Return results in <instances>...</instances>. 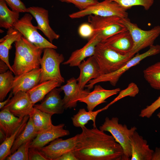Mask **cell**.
<instances>
[{
  "mask_svg": "<svg viewBox=\"0 0 160 160\" xmlns=\"http://www.w3.org/2000/svg\"><path fill=\"white\" fill-rule=\"evenodd\" d=\"M160 53V45H153L150 47L149 49L145 52L134 56L117 70L111 73L101 75L97 78L91 80L85 87L90 90L97 84L105 82H109L112 86H115L121 76L131 68L138 64L145 58Z\"/></svg>",
  "mask_w": 160,
  "mask_h": 160,
  "instance_id": "5",
  "label": "cell"
},
{
  "mask_svg": "<svg viewBox=\"0 0 160 160\" xmlns=\"http://www.w3.org/2000/svg\"><path fill=\"white\" fill-rule=\"evenodd\" d=\"M56 160H78L73 151H70L63 154Z\"/></svg>",
  "mask_w": 160,
  "mask_h": 160,
  "instance_id": "41",
  "label": "cell"
},
{
  "mask_svg": "<svg viewBox=\"0 0 160 160\" xmlns=\"http://www.w3.org/2000/svg\"><path fill=\"white\" fill-rule=\"evenodd\" d=\"M33 140H30L21 145L14 153L7 157V160H28V153L30 144Z\"/></svg>",
  "mask_w": 160,
  "mask_h": 160,
  "instance_id": "33",
  "label": "cell"
},
{
  "mask_svg": "<svg viewBox=\"0 0 160 160\" xmlns=\"http://www.w3.org/2000/svg\"><path fill=\"white\" fill-rule=\"evenodd\" d=\"M79 135L63 140L58 138L40 150L49 160H56L63 154L73 151L77 144Z\"/></svg>",
  "mask_w": 160,
  "mask_h": 160,
  "instance_id": "11",
  "label": "cell"
},
{
  "mask_svg": "<svg viewBox=\"0 0 160 160\" xmlns=\"http://www.w3.org/2000/svg\"><path fill=\"white\" fill-rule=\"evenodd\" d=\"M64 60L63 55L57 53L55 49L47 48L44 49L40 62L41 77L40 83L55 80L62 84L65 79L62 76L60 65Z\"/></svg>",
  "mask_w": 160,
  "mask_h": 160,
  "instance_id": "7",
  "label": "cell"
},
{
  "mask_svg": "<svg viewBox=\"0 0 160 160\" xmlns=\"http://www.w3.org/2000/svg\"><path fill=\"white\" fill-rule=\"evenodd\" d=\"M78 32L81 37L90 39L94 34V31L93 28L89 23H84L79 26Z\"/></svg>",
  "mask_w": 160,
  "mask_h": 160,
  "instance_id": "38",
  "label": "cell"
},
{
  "mask_svg": "<svg viewBox=\"0 0 160 160\" xmlns=\"http://www.w3.org/2000/svg\"><path fill=\"white\" fill-rule=\"evenodd\" d=\"M81 128L73 151L78 160H124L122 148L111 135L97 127Z\"/></svg>",
  "mask_w": 160,
  "mask_h": 160,
  "instance_id": "1",
  "label": "cell"
},
{
  "mask_svg": "<svg viewBox=\"0 0 160 160\" xmlns=\"http://www.w3.org/2000/svg\"><path fill=\"white\" fill-rule=\"evenodd\" d=\"M107 109L105 106L94 111H87L84 108L80 109L77 113L71 117L73 124L76 127L81 128L85 126L89 121H92L93 127L96 128V119L97 115Z\"/></svg>",
  "mask_w": 160,
  "mask_h": 160,
  "instance_id": "26",
  "label": "cell"
},
{
  "mask_svg": "<svg viewBox=\"0 0 160 160\" xmlns=\"http://www.w3.org/2000/svg\"><path fill=\"white\" fill-rule=\"evenodd\" d=\"M121 18L117 16L101 17L88 16V21L101 41L118 33L127 30L121 21Z\"/></svg>",
  "mask_w": 160,
  "mask_h": 160,
  "instance_id": "8",
  "label": "cell"
},
{
  "mask_svg": "<svg viewBox=\"0 0 160 160\" xmlns=\"http://www.w3.org/2000/svg\"><path fill=\"white\" fill-rule=\"evenodd\" d=\"M160 107V96L151 105L142 109L139 116L142 118H149L154 112Z\"/></svg>",
  "mask_w": 160,
  "mask_h": 160,
  "instance_id": "36",
  "label": "cell"
},
{
  "mask_svg": "<svg viewBox=\"0 0 160 160\" xmlns=\"http://www.w3.org/2000/svg\"><path fill=\"white\" fill-rule=\"evenodd\" d=\"M157 116L160 119V112H159L158 114H157Z\"/></svg>",
  "mask_w": 160,
  "mask_h": 160,
  "instance_id": "47",
  "label": "cell"
},
{
  "mask_svg": "<svg viewBox=\"0 0 160 160\" xmlns=\"http://www.w3.org/2000/svg\"><path fill=\"white\" fill-rule=\"evenodd\" d=\"M19 13L10 10L4 0H0V27L8 29L13 27L19 19Z\"/></svg>",
  "mask_w": 160,
  "mask_h": 160,
  "instance_id": "27",
  "label": "cell"
},
{
  "mask_svg": "<svg viewBox=\"0 0 160 160\" xmlns=\"http://www.w3.org/2000/svg\"><path fill=\"white\" fill-rule=\"evenodd\" d=\"M101 41L97 35L94 33L82 47L73 52L68 59L62 64L71 67L78 66L85 59L94 55L96 47Z\"/></svg>",
  "mask_w": 160,
  "mask_h": 160,
  "instance_id": "18",
  "label": "cell"
},
{
  "mask_svg": "<svg viewBox=\"0 0 160 160\" xmlns=\"http://www.w3.org/2000/svg\"><path fill=\"white\" fill-rule=\"evenodd\" d=\"M23 119L16 117L8 108H2L0 112V129L6 137H9L20 126Z\"/></svg>",
  "mask_w": 160,
  "mask_h": 160,
  "instance_id": "25",
  "label": "cell"
},
{
  "mask_svg": "<svg viewBox=\"0 0 160 160\" xmlns=\"http://www.w3.org/2000/svg\"><path fill=\"white\" fill-rule=\"evenodd\" d=\"M62 2L73 4L80 10L84 9L99 1L98 0H58Z\"/></svg>",
  "mask_w": 160,
  "mask_h": 160,
  "instance_id": "37",
  "label": "cell"
},
{
  "mask_svg": "<svg viewBox=\"0 0 160 160\" xmlns=\"http://www.w3.org/2000/svg\"><path fill=\"white\" fill-rule=\"evenodd\" d=\"M131 160H151L154 151L151 149L147 141L135 131L130 137Z\"/></svg>",
  "mask_w": 160,
  "mask_h": 160,
  "instance_id": "22",
  "label": "cell"
},
{
  "mask_svg": "<svg viewBox=\"0 0 160 160\" xmlns=\"http://www.w3.org/2000/svg\"><path fill=\"white\" fill-rule=\"evenodd\" d=\"M143 74L145 80L152 88L160 90V61L146 68Z\"/></svg>",
  "mask_w": 160,
  "mask_h": 160,
  "instance_id": "31",
  "label": "cell"
},
{
  "mask_svg": "<svg viewBox=\"0 0 160 160\" xmlns=\"http://www.w3.org/2000/svg\"><path fill=\"white\" fill-rule=\"evenodd\" d=\"M13 95L2 108H8L11 113L20 118L29 116L33 111L34 105L26 92L19 91Z\"/></svg>",
  "mask_w": 160,
  "mask_h": 160,
  "instance_id": "13",
  "label": "cell"
},
{
  "mask_svg": "<svg viewBox=\"0 0 160 160\" xmlns=\"http://www.w3.org/2000/svg\"><path fill=\"white\" fill-rule=\"evenodd\" d=\"M13 94L12 92L9 94L8 98L5 100L0 102V109H1L6 105H7L10 101L11 98L13 96Z\"/></svg>",
  "mask_w": 160,
  "mask_h": 160,
  "instance_id": "44",
  "label": "cell"
},
{
  "mask_svg": "<svg viewBox=\"0 0 160 160\" xmlns=\"http://www.w3.org/2000/svg\"><path fill=\"white\" fill-rule=\"evenodd\" d=\"M60 88L64 93L63 99L65 109L75 108L77 102L84 98L90 92L88 89H81L76 79L74 77L68 80L66 84Z\"/></svg>",
  "mask_w": 160,
  "mask_h": 160,
  "instance_id": "12",
  "label": "cell"
},
{
  "mask_svg": "<svg viewBox=\"0 0 160 160\" xmlns=\"http://www.w3.org/2000/svg\"><path fill=\"white\" fill-rule=\"evenodd\" d=\"M160 160V148L156 147L153 154L151 160Z\"/></svg>",
  "mask_w": 160,
  "mask_h": 160,
  "instance_id": "43",
  "label": "cell"
},
{
  "mask_svg": "<svg viewBox=\"0 0 160 160\" xmlns=\"http://www.w3.org/2000/svg\"><path fill=\"white\" fill-rule=\"evenodd\" d=\"M121 90L119 88L106 89L100 85H95L94 90L90 92L84 98L79 102L85 103L88 111H93L98 105L105 102L110 97L117 94Z\"/></svg>",
  "mask_w": 160,
  "mask_h": 160,
  "instance_id": "21",
  "label": "cell"
},
{
  "mask_svg": "<svg viewBox=\"0 0 160 160\" xmlns=\"http://www.w3.org/2000/svg\"><path fill=\"white\" fill-rule=\"evenodd\" d=\"M64 124L53 125L50 128L39 133L32 141L30 148L40 149L56 139L68 135L70 132L64 129Z\"/></svg>",
  "mask_w": 160,
  "mask_h": 160,
  "instance_id": "16",
  "label": "cell"
},
{
  "mask_svg": "<svg viewBox=\"0 0 160 160\" xmlns=\"http://www.w3.org/2000/svg\"><path fill=\"white\" fill-rule=\"evenodd\" d=\"M78 67L80 73L76 80L79 87L82 89H84L89 81L101 75L99 66L94 56L82 61Z\"/></svg>",
  "mask_w": 160,
  "mask_h": 160,
  "instance_id": "20",
  "label": "cell"
},
{
  "mask_svg": "<svg viewBox=\"0 0 160 160\" xmlns=\"http://www.w3.org/2000/svg\"><path fill=\"white\" fill-rule=\"evenodd\" d=\"M22 34L13 27L8 29L6 36L0 40V58L8 65L9 69L13 72L9 61V52L13 43L18 40Z\"/></svg>",
  "mask_w": 160,
  "mask_h": 160,
  "instance_id": "24",
  "label": "cell"
},
{
  "mask_svg": "<svg viewBox=\"0 0 160 160\" xmlns=\"http://www.w3.org/2000/svg\"><path fill=\"white\" fill-rule=\"evenodd\" d=\"M62 90L55 88L49 92L39 104L34 107L45 113L53 115L62 114L65 109L63 99L60 95Z\"/></svg>",
  "mask_w": 160,
  "mask_h": 160,
  "instance_id": "14",
  "label": "cell"
},
{
  "mask_svg": "<svg viewBox=\"0 0 160 160\" xmlns=\"http://www.w3.org/2000/svg\"><path fill=\"white\" fill-rule=\"evenodd\" d=\"M121 22L130 32L133 45L130 52L134 55L140 50L153 45L155 41L160 35V26L157 25L148 30H143L127 18H121Z\"/></svg>",
  "mask_w": 160,
  "mask_h": 160,
  "instance_id": "6",
  "label": "cell"
},
{
  "mask_svg": "<svg viewBox=\"0 0 160 160\" xmlns=\"http://www.w3.org/2000/svg\"><path fill=\"white\" fill-rule=\"evenodd\" d=\"M15 44V55L11 66L15 76L40 68L44 49L37 48L23 36Z\"/></svg>",
  "mask_w": 160,
  "mask_h": 160,
  "instance_id": "2",
  "label": "cell"
},
{
  "mask_svg": "<svg viewBox=\"0 0 160 160\" xmlns=\"http://www.w3.org/2000/svg\"><path fill=\"white\" fill-rule=\"evenodd\" d=\"M135 55L131 52L121 54L100 42L96 47L94 55L101 75L113 73L119 69Z\"/></svg>",
  "mask_w": 160,
  "mask_h": 160,
  "instance_id": "3",
  "label": "cell"
},
{
  "mask_svg": "<svg viewBox=\"0 0 160 160\" xmlns=\"http://www.w3.org/2000/svg\"><path fill=\"white\" fill-rule=\"evenodd\" d=\"M10 70L0 74V101H3L8 93L12 90L15 77Z\"/></svg>",
  "mask_w": 160,
  "mask_h": 160,
  "instance_id": "32",
  "label": "cell"
},
{
  "mask_svg": "<svg viewBox=\"0 0 160 160\" xmlns=\"http://www.w3.org/2000/svg\"><path fill=\"white\" fill-rule=\"evenodd\" d=\"M33 16L30 13H25L14 25L13 28L18 31L22 36L38 48L57 47L42 36L38 32L36 26H34L31 21Z\"/></svg>",
  "mask_w": 160,
  "mask_h": 160,
  "instance_id": "10",
  "label": "cell"
},
{
  "mask_svg": "<svg viewBox=\"0 0 160 160\" xmlns=\"http://www.w3.org/2000/svg\"><path fill=\"white\" fill-rule=\"evenodd\" d=\"M52 115L34 107L29 116L31 118L35 129L38 133L53 126L51 120Z\"/></svg>",
  "mask_w": 160,
  "mask_h": 160,
  "instance_id": "28",
  "label": "cell"
},
{
  "mask_svg": "<svg viewBox=\"0 0 160 160\" xmlns=\"http://www.w3.org/2000/svg\"><path fill=\"white\" fill-rule=\"evenodd\" d=\"M6 136L4 132L0 129V143H2L6 138Z\"/></svg>",
  "mask_w": 160,
  "mask_h": 160,
  "instance_id": "45",
  "label": "cell"
},
{
  "mask_svg": "<svg viewBox=\"0 0 160 160\" xmlns=\"http://www.w3.org/2000/svg\"><path fill=\"white\" fill-rule=\"evenodd\" d=\"M127 10L117 3L110 0H104L69 15L71 19H77L93 15L101 17L117 16L121 18H127Z\"/></svg>",
  "mask_w": 160,
  "mask_h": 160,
  "instance_id": "9",
  "label": "cell"
},
{
  "mask_svg": "<svg viewBox=\"0 0 160 160\" xmlns=\"http://www.w3.org/2000/svg\"><path fill=\"white\" fill-rule=\"evenodd\" d=\"M114 1L127 10L135 6H140L146 10H148L153 4L143 0H110Z\"/></svg>",
  "mask_w": 160,
  "mask_h": 160,
  "instance_id": "35",
  "label": "cell"
},
{
  "mask_svg": "<svg viewBox=\"0 0 160 160\" xmlns=\"http://www.w3.org/2000/svg\"><path fill=\"white\" fill-rule=\"evenodd\" d=\"M139 89L137 85L134 82L129 84L125 89L120 90L118 95L105 106L108 108L112 105L117 101L126 97H135L139 92Z\"/></svg>",
  "mask_w": 160,
  "mask_h": 160,
  "instance_id": "34",
  "label": "cell"
},
{
  "mask_svg": "<svg viewBox=\"0 0 160 160\" xmlns=\"http://www.w3.org/2000/svg\"><path fill=\"white\" fill-rule=\"evenodd\" d=\"M27 13L30 14L37 23L36 28L41 31L52 43L55 39H58L60 35L57 34L50 26L48 10L39 7L32 6L27 8Z\"/></svg>",
  "mask_w": 160,
  "mask_h": 160,
  "instance_id": "15",
  "label": "cell"
},
{
  "mask_svg": "<svg viewBox=\"0 0 160 160\" xmlns=\"http://www.w3.org/2000/svg\"><path fill=\"white\" fill-rule=\"evenodd\" d=\"M41 77L40 68L15 76L12 89L13 95L19 91L27 92L40 83Z\"/></svg>",
  "mask_w": 160,
  "mask_h": 160,
  "instance_id": "19",
  "label": "cell"
},
{
  "mask_svg": "<svg viewBox=\"0 0 160 160\" xmlns=\"http://www.w3.org/2000/svg\"><path fill=\"white\" fill-rule=\"evenodd\" d=\"M100 42L123 55L130 53L133 45L131 36L127 30L116 33Z\"/></svg>",
  "mask_w": 160,
  "mask_h": 160,
  "instance_id": "17",
  "label": "cell"
},
{
  "mask_svg": "<svg viewBox=\"0 0 160 160\" xmlns=\"http://www.w3.org/2000/svg\"><path fill=\"white\" fill-rule=\"evenodd\" d=\"M147 1H148L152 4H153L154 2V0H143Z\"/></svg>",
  "mask_w": 160,
  "mask_h": 160,
  "instance_id": "46",
  "label": "cell"
},
{
  "mask_svg": "<svg viewBox=\"0 0 160 160\" xmlns=\"http://www.w3.org/2000/svg\"><path fill=\"white\" fill-rule=\"evenodd\" d=\"M13 11L19 13L27 12V8L21 0H4Z\"/></svg>",
  "mask_w": 160,
  "mask_h": 160,
  "instance_id": "39",
  "label": "cell"
},
{
  "mask_svg": "<svg viewBox=\"0 0 160 160\" xmlns=\"http://www.w3.org/2000/svg\"><path fill=\"white\" fill-rule=\"evenodd\" d=\"M38 133L36 131L31 118L29 119L24 128L16 138L11 150V154L15 152L22 144L30 140H33Z\"/></svg>",
  "mask_w": 160,
  "mask_h": 160,
  "instance_id": "29",
  "label": "cell"
},
{
  "mask_svg": "<svg viewBox=\"0 0 160 160\" xmlns=\"http://www.w3.org/2000/svg\"><path fill=\"white\" fill-rule=\"evenodd\" d=\"M29 118L28 115L25 116L20 126L15 132L9 137H7L0 145V160L6 159L11 154V150L13 144L18 135L25 126Z\"/></svg>",
  "mask_w": 160,
  "mask_h": 160,
  "instance_id": "30",
  "label": "cell"
},
{
  "mask_svg": "<svg viewBox=\"0 0 160 160\" xmlns=\"http://www.w3.org/2000/svg\"></svg>",
  "mask_w": 160,
  "mask_h": 160,
  "instance_id": "48",
  "label": "cell"
},
{
  "mask_svg": "<svg viewBox=\"0 0 160 160\" xmlns=\"http://www.w3.org/2000/svg\"><path fill=\"white\" fill-rule=\"evenodd\" d=\"M28 158L29 160H49L40 149L33 148H30Z\"/></svg>",
  "mask_w": 160,
  "mask_h": 160,
  "instance_id": "40",
  "label": "cell"
},
{
  "mask_svg": "<svg viewBox=\"0 0 160 160\" xmlns=\"http://www.w3.org/2000/svg\"><path fill=\"white\" fill-rule=\"evenodd\" d=\"M99 129L104 132H110L122 148L124 160H130L131 149L130 139L137 129L135 127L129 129L126 125H122L119 123L118 118L113 117L110 119L106 117L103 123L100 127Z\"/></svg>",
  "mask_w": 160,
  "mask_h": 160,
  "instance_id": "4",
  "label": "cell"
},
{
  "mask_svg": "<svg viewBox=\"0 0 160 160\" xmlns=\"http://www.w3.org/2000/svg\"><path fill=\"white\" fill-rule=\"evenodd\" d=\"M9 69L8 65L3 61L0 60V73H4Z\"/></svg>",
  "mask_w": 160,
  "mask_h": 160,
  "instance_id": "42",
  "label": "cell"
},
{
  "mask_svg": "<svg viewBox=\"0 0 160 160\" xmlns=\"http://www.w3.org/2000/svg\"><path fill=\"white\" fill-rule=\"evenodd\" d=\"M61 83L55 80H50L39 83L26 93L32 104L41 101L54 88L61 86Z\"/></svg>",
  "mask_w": 160,
  "mask_h": 160,
  "instance_id": "23",
  "label": "cell"
}]
</instances>
